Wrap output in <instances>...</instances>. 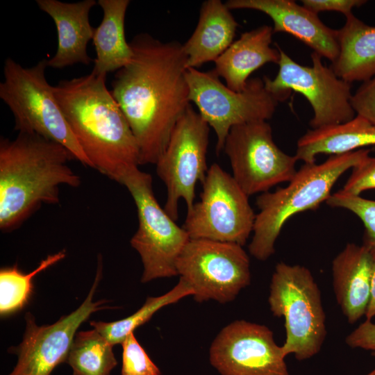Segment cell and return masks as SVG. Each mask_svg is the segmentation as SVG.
Wrapping results in <instances>:
<instances>
[{"label": "cell", "mask_w": 375, "mask_h": 375, "mask_svg": "<svg viewBox=\"0 0 375 375\" xmlns=\"http://www.w3.org/2000/svg\"><path fill=\"white\" fill-rule=\"evenodd\" d=\"M130 45L133 58L117 71L110 92L135 138L140 164L156 165L190 106L187 58L178 41L163 42L147 33Z\"/></svg>", "instance_id": "cell-1"}, {"label": "cell", "mask_w": 375, "mask_h": 375, "mask_svg": "<svg viewBox=\"0 0 375 375\" xmlns=\"http://www.w3.org/2000/svg\"><path fill=\"white\" fill-rule=\"evenodd\" d=\"M93 72L62 80L53 86L57 101L92 168L120 183L140 164L139 147L131 126L106 85Z\"/></svg>", "instance_id": "cell-2"}, {"label": "cell", "mask_w": 375, "mask_h": 375, "mask_svg": "<svg viewBox=\"0 0 375 375\" xmlns=\"http://www.w3.org/2000/svg\"><path fill=\"white\" fill-rule=\"evenodd\" d=\"M74 159L60 144L19 132L0 140V228L19 227L43 203H60V187L77 188L81 177L68 165Z\"/></svg>", "instance_id": "cell-3"}, {"label": "cell", "mask_w": 375, "mask_h": 375, "mask_svg": "<svg viewBox=\"0 0 375 375\" xmlns=\"http://www.w3.org/2000/svg\"><path fill=\"white\" fill-rule=\"evenodd\" d=\"M370 151L361 149L330 156L319 164L304 163L285 187L260 194L256 202L259 212L256 215L249 245L250 254L262 261L272 256L286 222L296 214L316 209L326 201L340 177L369 156Z\"/></svg>", "instance_id": "cell-4"}, {"label": "cell", "mask_w": 375, "mask_h": 375, "mask_svg": "<svg viewBox=\"0 0 375 375\" xmlns=\"http://www.w3.org/2000/svg\"><path fill=\"white\" fill-rule=\"evenodd\" d=\"M47 59L24 67L8 57L3 65L4 80L0 83V98L14 117V129L38 134L65 147L75 160L92 167L72 133L45 77Z\"/></svg>", "instance_id": "cell-5"}, {"label": "cell", "mask_w": 375, "mask_h": 375, "mask_svg": "<svg viewBox=\"0 0 375 375\" xmlns=\"http://www.w3.org/2000/svg\"><path fill=\"white\" fill-rule=\"evenodd\" d=\"M268 302L272 314L284 318L285 356L301 361L317 355L327 332L321 292L311 272L299 265L276 264Z\"/></svg>", "instance_id": "cell-6"}, {"label": "cell", "mask_w": 375, "mask_h": 375, "mask_svg": "<svg viewBox=\"0 0 375 375\" xmlns=\"http://www.w3.org/2000/svg\"><path fill=\"white\" fill-rule=\"evenodd\" d=\"M120 184L128 190L135 202L138 227L130 240L143 265L141 282L177 276L176 261L190 239L157 201L150 174L135 167Z\"/></svg>", "instance_id": "cell-7"}, {"label": "cell", "mask_w": 375, "mask_h": 375, "mask_svg": "<svg viewBox=\"0 0 375 375\" xmlns=\"http://www.w3.org/2000/svg\"><path fill=\"white\" fill-rule=\"evenodd\" d=\"M186 79L190 102L197 106L201 117L215 132L217 154L223 151L232 127L269 119L279 102L267 90L260 78L249 79L240 92L228 88L213 70L188 68Z\"/></svg>", "instance_id": "cell-8"}, {"label": "cell", "mask_w": 375, "mask_h": 375, "mask_svg": "<svg viewBox=\"0 0 375 375\" xmlns=\"http://www.w3.org/2000/svg\"><path fill=\"white\" fill-rule=\"evenodd\" d=\"M201 184L200 200L187 210L182 226L190 238L244 245L256 219L249 196L217 163L208 168Z\"/></svg>", "instance_id": "cell-9"}, {"label": "cell", "mask_w": 375, "mask_h": 375, "mask_svg": "<svg viewBox=\"0 0 375 375\" xmlns=\"http://www.w3.org/2000/svg\"><path fill=\"white\" fill-rule=\"evenodd\" d=\"M278 49L281 58L276 76L273 79L264 76L262 79L267 90L279 102L292 90L303 94L313 110L310 121L312 129L344 123L356 116L351 83L325 66L320 55L312 52V64L308 67L295 62L279 47Z\"/></svg>", "instance_id": "cell-10"}, {"label": "cell", "mask_w": 375, "mask_h": 375, "mask_svg": "<svg viewBox=\"0 0 375 375\" xmlns=\"http://www.w3.org/2000/svg\"><path fill=\"white\" fill-rule=\"evenodd\" d=\"M176 267L197 302H230L251 282L249 258L236 243L190 239Z\"/></svg>", "instance_id": "cell-11"}, {"label": "cell", "mask_w": 375, "mask_h": 375, "mask_svg": "<svg viewBox=\"0 0 375 375\" xmlns=\"http://www.w3.org/2000/svg\"><path fill=\"white\" fill-rule=\"evenodd\" d=\"M223 151L230 161L232 176L248 196L289 182L297 171L295 155H288L276 144L267 121L232 127Z\"/></svg>", "instance_id": "cell-12"}, {"label": "cell", "mask_w": 375, "mask_h": 375, "mask_svg": "<svg viewBox=\"0 0 375 375\" xmlns=\"http://www.w3.org/2000/svg\"><path fill=\"white\" fill-rule=\"evenodd\" d=\"M209 125L190 105L176 124L167 145L156 162V173L167 188L165 210L176 221L178 201L190 210L194 203L195 187L208 170L206 155Z\"/></svg>", "instance_id": "cell-13"}, {"label": "cell", "mask_w": 375, "mask_h": 375, "mask_svg": "<svg viewBox=\"0 0 375 375\" xmlns=\"http://www.w3.org/2000/svg\"><path fill=\"white\" fill-rule=\"evenodd\" d=\"M101 260L90 290L81 306L70 314L61 317L49 325L38 326L34 316L27 312L23 340L9 349L15 353L17 362L8 375H50L59 364L66 362L69 351L78 327L90 315L109 308L107 301H93L94 292L101 278Z\"/></svg>", "instance_id": "cell-14"}, {"label": "cell", "mask_w": 375, "mask_h": 375, "mask_svg": "<svg viewBox=\"0 0 375 375\" xmlns=\"http://www.w3.org/2000/svg\"><path fill=\"white\" fill-rule=\"evenodd\" d=\"M285 357L267 326L245 320L223 328L209 349L221 375H290Z\"/></svg>", "instance_id": "cell-15"}, {"label": "cell", "mask_w": 375, "mask_h": 375, "mask_svg": "<svg viewBox=\"0 0 375 375\" xmlns=\"http://www.w3.org/2000/svg\"><path fill=\"white\" fill-rule=\"evenodd\" d=\"M227 8L260 11L273 21V31L290 34L333 62L339 53L337 30L326 26L317 15L292 0H228Z\"/></svg>", "instance_id": "cell-16"}, {"label": "cell", "mask_w": 375, "mask_h": 375, "mask_svg": "<svg viewBox=\"0 0 375 375\" xmlns=\"http://www.w3.org/2000/svg\"><path fill=\"white\" fill-rule=\"evenodd\" d=\"M36 3L51 17L57 30V50L47 60L48 67L62 69L78 63L88 65L94 61L88 54L87 47L95 29L90 23L89 13L97 2L36 0Z\"/></svg>", "instance_id": "cell-17"}, {"label": "cell", "mask_w": 375, "mask_h": 375, "mask_svg": "<svg viewBox=\"0 0 375 375\" xmlns=\"http://www.w3.org/2000/svg\"><path fill=\"white\" fill-rule=\"evenodd\" d=\"M371 251L364 244L348 243L332 262L336 301L350 324L365 315L370 299Z\"/></svg>", "instance_id": "cell-18"}, {"label": "cell", "mask_w": 375, "mask_h": 375, "mask_svg": "<svg viewBox=\"0 0 375 375\" xmlns=\"http://www.w3.org/2000/svg\"><path fill=\"white\" fill-rule=\"evenodd\" d=\"M273 34L269 25L244 32L215 61L212 70L232 90H243L254 71L268 62L278 63V45L271 47Z\"/></svg>", "instance_id": "cell-19"}, {"label": "cell", "mask_w": 375, "mask_h": 375, "mask_svg": "<svg viewBox=\"0 0 375 375\" xmlns=\"http://www.w3.org/2000/svg\"><path fill=\"white\" fill-rule=\"evenodd\" d=\"M238 22L220 0L203 2L197 27L183 44L187 67L195 68L215 61L233 42Z\"/></svg>", "instance_id": "cell-20"}, {"label": "cell", "mask_w": 375, "mask_h": 375, "mask_svg": "<svg viewBox=\"0 0 375 375\" xmlns=\"http://www.w3.org/2000/svg\"><path fill=\"white\" fill-rule=\"evenodd\" d=\"M371 145H375V125L356 115L348 122L308 131L297 141L295 156L313 163L319 154H344Z\"/></svg>", "instance_id": "cell-21"}, {"label": "cell", "mask_w": 375, "mask_h": 375, "mask_svg": "<svg viewBox=\"0 0 375 375\" xmlns=\"http://www.w3.org/2000/svg\"><path fill=\"white\" fill-rule=\"evenodd\" d=\"M337 30L339 53L331 68L341 79L351 83L375 76V26L349 14Z\"/></svg>", "instance_id": "cell-22"}, {"label": "cell", "mask_w": 375, "mask_h": 375, "mask_svg": "<svg viewBox=\"0 0 375 375\" xmlns=\"http://www.w3.org/2000/svg\"><path fill=\"white\" fill-rule=\"evenodd\" d=\"M129 0H99L102 20L95 28L92 38L96 51L92 72L106 76L126 66L133 55L126 40L124 22Z\"/></svg>", "instance_id": "cell-23"}, {"label": "cell", "mask_w": 375, "mask_h": 375, "mask_svg": "<svg viewBox=\"0 0 375 375\" xmlns=\"http://www.w3.org/2000/svg\"><path fill=\"white\" fill-rule=\"evenodd\" d=\"M110 344L96 329L76 332L66 362L73 375H110L117 361Z\"/></svg>", "instance_id": "cell-24"}, {"label": "cell", "mask_w": 375, "mask_h": 375, "mask_svg": "<svg viewBox=\"0 0 375 375\" xmlns=\"http://www.w3.org/2000/svg\"><path fill=\"white\" fill-rule=\"evenodd\" d=\"M190 295H193L192 288L180 277L171 290L159 297H148L143 306L133 315L115 322L92 321L90 324L113 346L122 344L130 333L147 322L160 309Z\"/></svg>", "instance_id": "cell-25"}, {"label": "cell", "mask_w": 375, "mask_h": 375, "mask_svg": "<svg viewBox=\"0 0 375 375\" xmlns=\"http://www.w3.org/2000/svg\"><path fill=\"white\" fill-rule=\"evenodd\" d=\"M65 249L50 254L41 260L34 270L28 274L23 273L16 265L1 269L0 313L1 317L10 315L22 309L31 296L33 278L38 274L65 258Z\"/></svg>", "instance_id": "cell-26"}, {"label": "cell", "mask_w": 375, "mask_h": 375, "mask_svg": "<svg viewBox=\"0 0 375 375\" xmlns=\"http://www.w3.org/2000/svg\"><path fill=\"white\" fill-rule=\"evenodd\" d=\"M326 203L335 208L351 211L360 218L365 231L364 242L370 251L375 250V201L347 194L341 190L331 194Z\"/></svg>", "instance_id": "cell-27"}, {"label": "cell", "mask_w": 375, "mask_h": 375, "mask_svg": "<svg viewBox=\"0 0 375 375\" xmlns=\"http://www.w3.org/2000/svg\"><path fill=\"white\" fill-rule=\"evenodd\" d=\"M121 344L122 375H160L159 368L140 344L133 333H130Z\"/></svg>", "instance_id": "cell-28"}, {"label": "cell", "mask_w": 375, "mask_h": 375, "mask_svg": "<svg viewBox=\"0 0 375 375\" xmlns=\"http://www.w3.org/2000/svg\"><path fill=\"white\" fill-rule=\"evenodd\" d=\"M351 169V174L342 191L360 196L365 190L375 189V157L368 156Z\"/></svg>", "instance_id": "cell-29"}, {"label": "cell", "mask_w": 375, "mask_h": 375, "mask_svg": "<svg viewBox=\"0 0 375 375\" xmlns=\"http://www.w3.org/2000/svg\"><path fill=\"white\" fill-rule=\"evenodd\" d=\"M351 104L356 115L375 125V76L363 82L353 94Z\"/></svg>", "instance_id": "cell-30"}, {"label": "cell", "mask_w": 375, "mask_h": 375, "mask_svg": "<svg viewBox=\"0 0 375 375\" xmlns=\"http://www.w3.org/2000/svg\"><path fill=\"white\" fill-rule=\"evenodd\" d=\"M302 6L311 12L318 14L324 11L340 12L347 16L352 13L353 8L367 3L365 0H302Z\"/></svg>", "instance_id": "cell-31"}, {"label": "cell", "mask_w": 375, "mask_h": 375, "mask_svg": "<svg viewBox=\"0 0 375 375\" xmlns=\"http://www.w3.org/2000/svg\"><path fill=\"white\" fill-rule=\"evenodd\" d=\"M345 342L350 347L369 351L375 356V323L365 320L347 336Z\"/></svg>", "instance_id": "cell-32"}, {"label": "cell", "mask_w": 375, "mask_h": 375, "mask_svg": "<svg viewBox=\"0 0 375 375\" xmlns=\"http://www.w3.org/2000/svg\"><path fill=\"white\" fill-rule=\"evenodd\" d=\"M371 289L370 299L365 313L366 320H372L375 317V250L371 251Z\"/></svg>", "instance_id": "cell-33"}, {"label": "cell", "mask_w": 375, "mask_h": 375, "mask_svg": "<svg viewBox=\"0 0 375 375\" xmlns=\"http://www.w3.org/2000/svg\"><path fill=\"white\" fill-rule=\"evenodd\" d=\"M365 375H375V368L373 370H372L370 372H369L368 374H367Z\"/></svg>", "instance_id": "cell-34"}]
</instances>
